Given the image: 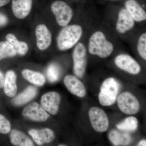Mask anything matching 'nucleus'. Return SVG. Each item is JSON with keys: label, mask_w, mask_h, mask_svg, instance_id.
<instances>
[{"label": "nucleus", "mask_w": 146, "mask_h": 146, "mask_svg": "<svg viewBox=\"0 0 146 146\" xmlns=\"http://www.w3.org/2000/svg\"><path fill=\"white\" fill-rule=\"evenodd\" d=\"M60 68L56 63L51 64L47 69V77L49 81L52 83L58 80L60 77Z\"/></svg>", "instance_id": "nucleus-25"}, {"label": "nucleus", "mask_w": 146, "mask_h": 146, "mask_svg": "<svg viewBox=\"0 0 146 146\" xmlns=\"http://www.w3.org/2000/svg\"><path fill=\"white\" fill-rule=\"evenodd\" d=\"M124 6L135 22L146 21V11L136 0H126Z\"/></svg>", "instance_id": "nucleus-15"}, {"label": "nucleus", "mask_w": 146, "mask_h": 146, "mask_svg": "<svg viewBox=\"0 0 146 146\" xmlns=\"http://www.w3.org/2000/svg\"><path fill=\"white\" fill-rule=\"evenodd\" d=\"M50 8L60 26L64 27L69 25L72 19L74 13L68 4L62 0H56L51 4Z\"/></svg>", "instance_id": "nucleus-7"}, {"label": "nucleus", "mask_w": 146, "mask_h": 146, "mask_svg": "<svg viewBox=\"0 0 146 146\" xmlns=\"http://www.w3.org/2000/svg\"><path fill=\"white\" fill-rule=\"evenodd\" d=\"M17 54L14 47L8 41L0 42V60L6 58L14 57Z\"/></svg>", "instance_id": "nucleus-24"}, {"label": "nucleus", "mask_w": 146, "mask_h": 146, "mask_svg": "<svg viewBox=\"0 0 146 146\" xmlns=\"http://www.w3.org/2000/svg\"><path fill=\"white\" fill-rule=\"evenodd\" d=\"M6 39L13 46L17 54L21 56L26 54L29 50L28 45L26 42L19 41L12 33L7 34L6 36Z\"/></svg>", "instance_id": "nucleus-23"}, {"label": "nucleus", "mask_w": 146, "mask_h": 146, "mask_svg": "<svg viewBox=\"0 0 146 146\" xmlns=\"http://www.w3.org/2000/svg\"><path fill=\"white\" fill-rule=\"evenodd\" d=\"M58 146H66V145H58Z\"/></svg>", "instance_id": "nucleus-32"}, {"label": "nucleus", "mask_w": 146, "mask_h": 146, "mask_svg": "<svg viewBox=\"0 0 146 146\" xmlns=\"http://www.w3.org/2000/svg\"><path fill=\"white\" fill-rule=\"evenodd\" d=\"M136 48L140 57L146 60V32L144 33L139 36Z\"/></svg>", "instance_id": "nucleus-26"}, {"label": "nucleus", "mask_w": 146, "mask_h": 146, "mask_svg": "<svg viewBox=\"0 0 146 146\" xmlns=\"http://www.w3.org/2000/svg\"><path fill=\"white\" fill-rule=\"evenodd\" d=\"M138 146H146V140H143L140 141L138 143Z\"/></svg>", "instance_id": "nucleus-31"}, {"label": "nucleus", "mask_w": 146, "mask_h": 146, "mask_svg": "<svg viewBox=\"0 0 146 146\" xmlns=\"http://www.w3.org/2000/svg\"><path fill=\"white\" fill-rule=\"evenodd\" d=\"M83 34L82 27L77 24L68 25L58 33L57 37V45L60 51L68 50L78 43Z\"/></svg>", "instance_id": "nucleus-2"}, {"label": "nucleus", "mask_w": 146, "mask_h": 146, "mask_svg": "<svg viewBox=\"0 0 146 146\" xmlns=\"http://www.w3.org/2000/svg\"><path fill=\"white\" fill-rule=\"evenodd\" d=\"M5 80V76L4 75L2 72L0 70V89L3 88Z\"/></svg>", "instance_id": "nucleus-29"}, {"label": "nucleus", "mask_w": 146, "mask_h": 146, "mask_svg": "<svg viewBox=\"0 0 146 146\" xmlns=\"http://www.w3.org/2000/svg\"><path fill=\"white\" fill-rule=\"evenodd\" d=\"M138 121L137 118L133 116H129L116 125L118 130L125 132H132L138 129Z\"/></svg>", "instance_id": "nucleus-21"}, {"label": "nucleus", "mask_w": 146, "mask_h": 146, "mask_svg": "<svg viewBox=\"0 0 146 146\" xmlns=\"http://www.w3.org/2000/svg\"><path fill=\"white\" fill-rule=\"evenodd\" d=\"M35 34L36 40V45L40 50L47 49L52 42V36L46 26L40 24L36 27Z\"/></svg>", "instance_id": "nucleus-13"}, {"label": "nucleus", "mask_w": 146, "mask_h": 146, "mask_svg": "<svg viewBox=\"0 0 146 146\" xmlns=\"http://www.w3.org/2000/svg\"><path fill=\"white\" fill-rule=\"evenodd\" d=\"M11 129L10 122L3 115L0 114V133L7 134Z\"/></svg>", "instance_id": "nucleus-27"}, {"label": "nucleus", "mask_w": 146, "mask_h": 146, "mask_svg": "<svg viewBox=\"0 0 146 146\" xmlns=\"http://www.w3.org/2000/svg\"><path fill=\"white\" fill-rule=\"evenodd\" d=\"M116 102L120 111L127 115H136L141 108L138 99L130 91H124L119 94Z\"/></svg>", "instance_id": "nucleus-4"}, {"label": "nucleus", "mask_w": 146, "mask_h": 146, "mask_svg": "<svg viewBox=\"0 0 146 146\" xmlns=\"http://www.w3.org/2000/svg\"><path fill=\"white\" fill-rule=\"evenodd\" d=\"M37 89L35 86H30L13 99V103L16 106L26 104L34 98L37 94Z\"/></svg>", "instance_id": "nucleus-19"}, {"label": "nucleus", "mask_w": 146, "mask_h": 146, "mask_svg": "<svg viewBox=\"0 0 146 146\" xmlns=\"http://www.w3.org/2000/svg\"><path fill=\"white\" fill-rule=\"evenodd\" d=\"M108 138L113 145L127 146L131 141V136L128 132L117 129H112L108 133Z\"/></svg>", "instance_id": "nucleus-17"}, {"label": "nucleus", "mask_w": 146, "mask_h": 146, "mask_svg": "<svg viewBox=\"0 0 146 146\" xmlns=\"http://www.w3.org/2000/svg\"><path fill=\"white\" fill-rule=\"evenodd\" d=\"M3 89L5 94L9 97L12 98L16 95L17 91L16 75L14 71L9 70L6 73Z\"/></svg>", "instance_id": "nucleus-18"}, {"label": "nucleus", "mask_w": 146, "mask_h": 146, "mask_svg": "<svg viewBox=\"0 0 146 146\" xmlns=\"http://www.w3.org/2000/svg\"><path fill=\"white\" fill-rule=\"evenodd\" d=\"M63 81L67 89L73 95L80 98L86 96L85 85L76 76L68 75L64 78Z\"/></svg>", "instance_id": "nucleus-12"}, {"label": "nucleus", "mask_w": 146, "mask_h": 146, "mask_svg": "<svg viewBox=\"0 0 146 146\" xmlns=\"http://www.w3.org/2000/svg\"><path fill=\"white\" fill-rule=\"evenodd\" d=\"M60 101L61 97L57 92H48L42 96L41 104L47 112L54 115L58 112Z\"/></svg>", "instance_id": "nucleus-11"}, {"label": "nucleus", "mask_w": 146, "mask_h": 146, "mask_svg": "<svg viewBox=\"0 0 146 146\" xmlns=\"http://www.w3.org/2000/svg\"><path fill=\"white\" fill-rule=\"evenodd\" d=\"M29 133L36 143L39 145L49 143L53 141L54 138V133L49 128L32 129L29 131Z\"/></svg>", "instance_id": "nucleus-16"}, {"label": "nucleus", "mask_w": 146, "mask_h": 146, "mask_svg": "<svg viewBox=\"0 0 146 146\" xmlns=\"http://www.w3.org/2000/svg\"><path fill=\"white\" fill-rule=\"evenodd\" d=\"M88 50L92 55L106 58L112 54L114 50V46L108 39L103 32L96 31L89 37Z\"/></svg>", "instance_id": "nucleus-1"}, {"label": "nucleus", "mask_w": 146, "mask_h": 146, "mask_svg": "<svg viewBox=\"0 0 146 146\" xmlns=\"http://www.w3.org/2000/svg\"><path fill=\"white\" fill-rule=\"evenodd\" d=\"M22 74L28 81L37 86H43L46 82L45 77L39 72L26 69L22 71Z\"/></svg>", "instance_id": "nucleus-22"}, {"label": "nucleus", "mask_w": 146, "mask_h": 146, "mask_svg": "<svg viewBox=\"0 0 146 146\" xmlns=\"http://www.w3.org/2000/svg\"><path fill=\"white\" fill-rule=\"evenodd\" d=\"M11 143L15 146H33V143L26 135L20 131L13 129L10 134Z\"/></svg>", "instance_id": "nucleus-20"}, {"label": "nucleus", "mask_w": 146, "mask_h": 146, "mask_svg": "<svg viewBox=\"0 0 146 146\" xmlns=\"http://www.w3.org/2000/svg\"><path fill=\"white\" fill-rule=\"evenodd\" d=\"M135 21L125 7L118 11L115 24L116 31L120 34H124L135 26Z\"/></svg>", "instance_id": "nucleus-9"}, {"label": "nucleus", "mask_w": 146, "mask_h": 146, "mask_svg": "<svg viewBox=\"0 0 146 146\" xmlns=\"http://www.w3.org/2000/svg\"><path fill=\"white\" fill-rule=\"evenodd\" d=\"M120 89L118 80L113 77H109L103 81L98 94L100 104L104 107L112 106L117 101Z\"/></svg>", "instance_id": "nucleus-3"}, {"label": "nucleus", "mask_w": 146, "mask_h": 146, "mask_svg": "<svg viewBox=\"0 0 146 146\" xmlns=\"http://www.w3.org/2000/svg\"><path fill=\"white\" fill-rule=\"evenodd\" d=\"M33 0H12L11 9L14 16L19 19H23L31 11Z\"/></svg>", "instance_id": "nucleus-14"}, {"label": "nucleus", "mask_w": 146, "mask_h": 146, "mask_svg": "<svg viewBox=\"0 0 146 146\" xmlns=\"http://www.w3.org/2000/svg\"><path fill=\"white\" fill-rule=\"evenodd\" d=\"M23 115L29 119L37 122L45 121L50 117L48 113L42 106L35 102L30 104L24 108Z\"/></svg>", "instance_id": "nucleus-10"}, {"label": "nucleus", "mask_w": 146, "mask_h": 146, "mask_svg": "<svg viewBox=\"0 0 146 146\" xmlns=\"http://www.w3.org/2000/svg\"><path fill=\"white\" fill-rule=\"evenodd\" d=\"M72 58L74 74L78 78H82L86 73L87 64V50L82 43L75 46Z\"/></svg>", "instance_id": "nucleus-5"}, {"label": "nucleus", "mask_w": 146, "mask_h": 146, "mask_svg": "<svg viewBox=\"0 0 146 146\" xmlns=\"http://www.w3.org/2000/svg\"><path fill=\"white\" fill-rule=\"evenodd\" d=\"M88 117L91 127L96 132L102 133L108 130L109 119L104 110L98 106H92L88 111Z\"/></svg>", "instance_id": "nucleus-6"}, {"label": "nucleus", "mask_w": 146, "mask_h": 146, "mask_svg": "<svg viewBox=\"0 0 146 146\" xmlns=\"http://www.w3.org/2000/svg\"><path fill=\"white\" fill-rule=\"evenodd\" d=\"M11 1V0H0V7L6 5Z\"/></svg>", "instance_id": "nucleus-30"}, {"label": "nucleus", "mask_w": 146, "mask_h": 146, "mask_svg": "<svg viewBox=\"0 0 146 146\" xmlns=\"http://www.w3.org/2000/svg\"><path fill=\"white\" fill-rule=\"evenodd\" d=\"M114 62L117 68L129 74L136 75L141 72L139 63L128 54L123 53L117 55L114 58Z\"/></svg>", "instance_id": "nucleus-8"}, {"label": "nucleus", "mask_w": 146, "mask_h": 146, "mask_svg": "<svg viewBox=\"0 0 146 146\" xmlns=\"http://www.w3.org/2000/svg\"><path fill=\"white\" fill-rule=\"evenodd\" d=\"M8 18L3 13H0V27L4 26L8 23Z\"/></svg>", "instance_id": "nucleus-28"}]
</instances>
